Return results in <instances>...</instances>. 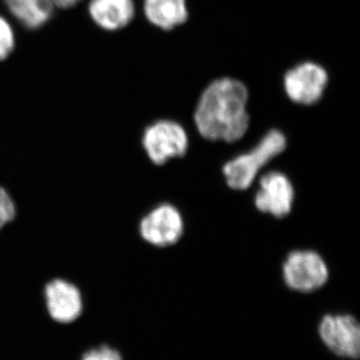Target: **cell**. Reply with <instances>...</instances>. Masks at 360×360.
<instances>
[{"instance_id":"14","label":"cell","mask_w":360,"mask_h":360,"mask_svg":"<svg viewBox=\"0 0 360 360\" xmlns=\"http://www.w3.org/2000/svg\"><path fill=\"white\" fill-rule=\"evenodd\" d=\"M15 44V37L8 21L0 15V60L8 58Z\"/></svg>"},{"instance_id":"4","label":"cell","mask_w":360,"mask_h":360,"mask_svg":"<svg viewBox=\"0 0 360 360\" xmlns=\"http://www.w3.org/2000/svg\"><path fill=\"white\" fill-rule=\"evenodd\" d=\"M188 144L186 129L174 120H158L148 125L142 135V146L149 160L156 165L181 158L186 155Z\"/></svg>"},{"instance_id":"16","label":"cell","mask_w":360,"mask_h":360,"mask_svg":"<svg viewBox=\"0 0 360 360\" xmlns=\"http://www.w3.org/2000/svg\"><path fill=\"white\" fill-rule=\"evenodd\" d=\"M51 1L54 6L58 7V8H70V7L77 6L78 2L82 0H51Z\"/></svg>"},{"instance_id":"2","label":"cell","mask_w":360,"mask_h":360,"mask_svg":"<svg viewBox=\"0 0 360 360\" xmlns=\"http://www.w3.org/2000/svg\"><path fill=\"white\" fill-rule=\"evenodd\" d=\"M285 135L278 129H271L248 153L238 155L226 163L224 174L226 184L232 189L245 191L255 182L262 167L286 148Z\"/></svg>"},{"instance_id":"3","label":"cell","mask_w":360,"mask_h":360,"mask_svg":"<svg viewBox=\"0 0 360 360\" xmlns=\"http://www.w3.org/2000/svg\"><path fill=\"white\" fill-rule=\"evenodd\" d=\"M328 70L314 61L297 63L284 73V94L293 103L309 106L321 101L328 89Z\"/></svg>"},{"instance_id":"10","label":"cell","mask_w":360,"mask_h":360,"mask_svg":"<svg viewBox=\"0 0 360 360\" xmlns=\"http://www.w3.org/2000/svg\"><path fill=\"white\" fill-rule=\"evenodd\" d=\"M89 11L94 22L108 32L122 30L135 16L134 0H91Z\"/></svg>"},{"instance_id":"12","label":"cell","mask_w":360,"mask_h":360,"mask_svg":"<svg viewBox=\"0 0 360 360\" xmlns=\"http://www.w3.org/2000/svg\"><path fill=\"white\" fill-rule=\"evenodd\" d=\"M9 13L21 25L30 30H37L45 25L53 13L51 0H4Z\"/></svg>"},{"instance_id":"15","label":"cell","mask_w":360,"mask_h":360,"mask_svg":"<svg viewBox=\"0 0 360 360\" xmlns=\"http://www.w3.org/2000/svg\"><path fill=\"white\" fill-rule=\"evenodd\" d=\"M82 360H122L120 352L106 345L89 350L82 357Z\"/></svg>"},{"instance_id":"13","label":"cell","mask_w":360,"mask_h":360,"mask_svg":"<svg viewBox=\"0 0 360 360\" xmlns=\"http://www.w3.org/2000/svg\"><path fill=\"white\" fill-rule=\"evenodd\" d=\"M16 217V205L11 194L0 186V231Z\"/></svg>"},{"instance_id":"6","label":"cell","mask_w":360,"mask_h":360,"mask_svg":"<svg viewBox=\"0 0 360 360\" xmlns=\"http://www.w3.org/2000/svg\"><path fill=\"white\" fill-rule=\"evenodd\" d=\"M319 335L335 355L357 359L360 354V326L350 314H328L319 324Z\"/></svg>"},{"instance_id":"7","label":"cell","mask_w":360,"mask_h":360,"mask_svg":"<svg viewBox=\"0 0 360 360\" xmlns=\"http://www.w3.org/2000/svg\"><path fill=\"white\" fill-rule=\"evenodd\" d=\"M184 221L181 213L174 205L156 206L142 217L139 224V233L149 245L158 248L174 245L181 238Z\"/></svg>"},{"instance_id":"1","label":"cell","mask_w":360,"mask_h":360,"mask_svg":"<svg viewBox=\"0 0 360 360\" xmlns=\"http://www.w3.org/2000/svg\"><path fill=\"white\" fill-rule=\"evenodd\" d=\"M250 91L238 78L212 80L201 91L194 110L196 129L212 141L236 142L250 127Z\"/></svg>"},{"instance_id":"8","label":"cell","mask_w":360,"mask_h":360,"mask_svg":"<svg viewBox=\"0 0 360 360\" xmlns=\"http://www.w3.org/2000/svg\"><path fill=\"white\" fill-rule=\"evenodd\" d=\"M295 201V188L290 179L278 172H271L260 179L255 202L258 210L272 217L290 214Z\"/></svg>"},{"instance_id":"9","label":"cell","mask_w":360,"mask_h":360,"mask_svg":"<svg viewBox=\"0 0 360 360\" xmlns=\"http://www.w3.org/2000/svg\"><path fill=\"white\" fill-rule=\"evenodd\" d=\"M47 311L53 321L70 323L77 321L84 309V300L79 288L63 278L52 279L44 288Z\"/></svg>"},{"instance_id":"5","label":"cell","mask_w":360,"mask_h":360,"mask_svg":"<svg viewBox=\"0 0 360 360\" xmlns=\"http://www.w3.org/2000/svg\"><path fill=\"white\" fill-rule=\"evenodd\" d=\"M286 285L298 292L309 293L321 288L328 281V267L323 258L312 250H295L284 262Z\"/></svg>"},{"instance_id":"11","label":"cell","mask_w":360,"mask_h":360,"mask_svg":"<svg viewBox=\"0 0 360 360\" xmlns=\"http://www.w3.org/2000/svg\"><path fill=\"white\" fill-rule=\"evenodd\" d=\"M143 11L150 25L167 32L186 25L189 18L187 0H143Z\"/></svg>"}]
</instances>
